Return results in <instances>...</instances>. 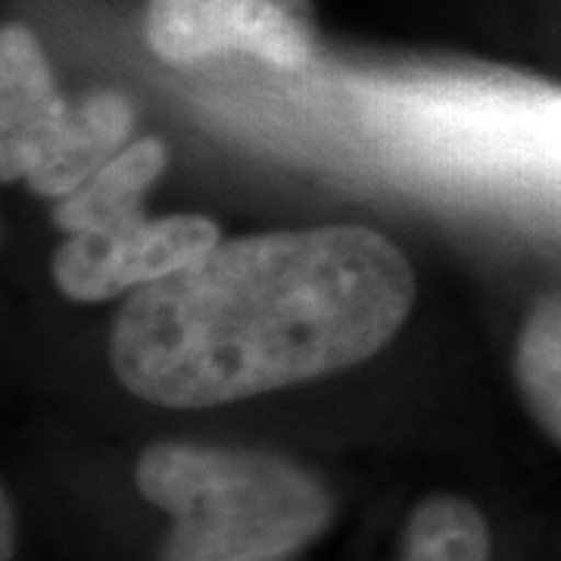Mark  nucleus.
<instances>
[{"instance_id": "obj_8", "label": "nucleus", "mask_w": 561, "mask_h": 561, "mask_svg": "<svg viewBox=\"0 0 561 561\" xmlns=\"http://www.w3.org/2000/svg\"><path fill=\"white\" fill-rule=\"evenodd\" d=\"M515 378L530 415L561 446V294L537 302L522 324Z\"/></svg>"}, {"instance_id": "obj_5", "label": "nucleus", "mask_w": 561, "mask_h": 561, "mask_svg": "<svg viewBox=\"0 0 561 561\" xmlns=\"http://www.w3.org/2000/svg\"><path fill=\"white\" fill-rule=\"evenodd\" d=\"M72 101L57 91L38 38L7 22L0 32V175L25 181L60 138Z\"/></svg>"}, {"instance_id": "obj_6", "label": "nucleus", "mask_w": 561, "mask_h": 561, "mask_svg": "<svg viewBox=\"0 0 561 561\" xmlns=\"http://www.w3.org/2000/svg\"><path fill=\"white\" fill-rule=\"evenodd\" d=\"M135 135V103L122 91H91L72 101L60 138L32 169L25 184L41 197H69L116 160Z\"/></svg>"}, {"instance_id": "obj_4", "label": "nucleus", "mask_w": 561, "mask_h": 561, "mask_svg": "<svg viewBox=\"0 0 561 561\" xmlns=\"http://www.w3.org/2000/svg\"><path fill=\"white\" fill-rule=\"evenodd\" d=\"M216 243H221L219 225L206 216H165L116 231H79L57 250L54 278L72 300H110L194 265Z\"/></svg>"}, {"instance_id": "obj_9", "label": "nucleus", "mask_w": 561, "mask_h": 561, "mask_svg": "<svg viewBox=\"0 0 561 561\" xmlns=\"http://www.w3.org/2000/svg\"><path fill=\"white\" fill-rule=\"evenodd\" d=\"M402 561H490V527L461 496H431L412 512Z\"/></svg>"}, {"instance_id": "obj_2", "label": "nucleus", "mask_w": 561, "mask_h": 561, "mask_svg": "<svg viewBox=\"0 0 561 561\" xmlns=\"http://www.w3.org/2000/svg\"><path fill=\"white\" fill-rule=\"evenodd\" d=\"M135 483L172 534L162 561H287L331 522V493L306 468L256 449L157 443Z\"/></svg>"}, {"instance_id": "obj_10", "label": "nucleus", "mask_w": 561, "mask_h": 561, "mask_svg": "<svg viewBox=\"0 0 561 561\" xmlns=\"http://www.w3.org/2000/svg\"><path fill=\"white\" fill-rule=\"evenodd\" d=\"M0 518H3V530H0V559H13V549H16V518H13V502L3 493V508H0Z\"/></svg>"}, {"instance_id": "obj_7", "label": "nucleus", "mask_w": 561, "mask_h": 561, "mask_svg": "<svg viewBox=\"0 0 561 561\" xmlns=\"http://www.w3.org/2000/svg\"><path fill=\"white\" fill-rule=\"evenodd\" d=\"M169 162V150L160 138L131 140L116 160H110L79 191L62 197L54 219L62 231H116L147 219L144 197L157 184Z\"/></svg>"}, {"instance_id": "obj_3", "label": "nucleus", "mask_w": 561, "mask_h": 561, "mask_svg": "<svg viewBox=\"0 0 561 561\" xmlns=\"http://www.w3.org/2000/svg\"><path fill=\"white\" fill-rule=\"evenodd\" d=\"M147 47L172 66L247 54L275 69L316 57L312 0H147Z\"/></svg>"}, {"instance_id": "obj_1", "label": "nucleus", "mask_w": 561, "mask_h": 561, "mask_svg": "<svg viewBox=\"0 0 561 561\" xmlns=\"http://www.w3.org/2000/svg\"><path fill=\"white\" fill-rule=\"evenodd\" d=\"M412 300V265L371 228L253 234L138 287L110 359L122 387L153 405H225L359 365Z\"/></svg>"}]
</instances>
